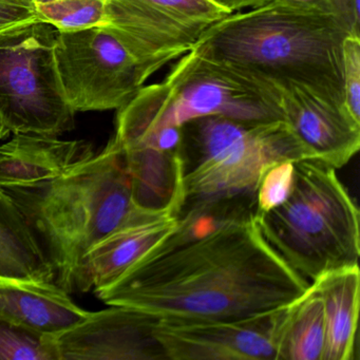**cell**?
I'll return each instance as SVG.
<instances>
[{"label":"cell","mask_w":360,"mask_h":360,"mask_svg":"<svg viewBox=\"0 0 360 360\" xmlns=\"http://www.w3.org/2000/svg\"><path fill=\"white\" fill-rule=\"evenodd\" d=\"M254 195L183 204L174 229L110 285L108 305L134 307L161 321H225L292 302L309 282L259 231Z\"/></svg>","instance_id":"obj_1"},{"label":"cell","mask_w":360,"mask_h":360,"mask_svg":"<svg viewBox=\"0 0 360 360\" xmlns=\"http://www.w3.org/2000/svg\"><path fill=\"white\" fill-rule=\"evenodd\" d=\"M0 189L32 227L56 271V283L68 294L77 290L84 257L98 241L126 225L170 216L134 203L125 157L115 139L58 178Z\"/></svg>","instance_id":"obj_2"},{"label":"cell","mask_w":360,"mask_h":360,"mask_svg":"<svg viewBox=\"0 0 360 360\" xmlns=\"http://www.w3.org/2000/svg\"><path fill=\"white\" fill-rule=\"evenodd\" d=\"M349 34L332 14L269 3L219 20L191 51L275 91L298 86L343 105V41Z\"/></svg>","instance_id":"obj_3"},{"label":"cell","mask_w":360,"mask_h":360,"mask_svg":"<svg viewBox=\"0 0 360 360\" xmlns=\"http://www.w3.org/2000/svg\"><path fill=\"white\" fill-rule=\"evenodd\" d=\"M255 217L265 241L309 282L326 271L358 264L359 210L328 164L313 159L295 162L288 199Z\"/></svg>","instance_id":"obj_4"},{"label":"cell","mask_w":360,"mask_h":360,"mask_svg":"<svg viewBox=\"0 0 360 360\" xmlns=\"http://www.w3.org/2000/svg\"><path fill=\"white\" fill-rule=\"evenodd\" d=\"M214 115L257 123L283 120L277 91L189 51L163 81L143 86L117 110L113 139L120 145L129 144L162 128H180Z\"/></svg>","instance_id":"obj_5"},{"label":"cell","mask_w":360,"mask_h":360,"mask_svg":"<svg viewBox=\"0 0 360 360\" xmlns=\"http://www.w3.org/2000/svg\"><path fill=\"white\" fill-rule=\"evenodd\" d=\"M184 203L255 195L265 167L282 160H307L288 124L207 115L181 127Z\"/></svg>","instance_id":"obj_6"},{"label":"cell","mask_w":360,"mask_h":360,"mask_svg":"<svg viewBox=\"0 0 360 360\" xmlns=\"http://www.w3.org/2000/svg\"><path fill=\"white\" fill-rule=\"evenodd\" d=\"M58 29L41 20L0 33V117L14 134L75 128L56 60Z\"/></svg>","instance_id":"obj_7"},{"label":"cell","mask_w":360,"mask_h":360,"mask_svg":"<svg viewBox=\"0 0 360 360\" xmlns=\"http://www.w3.org/2000/svg\"><path fill=\"white\" fill-rule=\"evenodd\" d=\"M229 14L214 0H107L105 28L148 79L188 53L210 27Z\"/></svg>","instance_id":"obj_8"},{"label":"cell","mask_w":360,"mask_h":360,"mask_svg":"<svg viewBox=\"0 0 360 360\" xmlns=\"http://www.w3.org/2000/svg\"><path fill=\"white\" fill-rule=\"evenodd\" d=\"M54 53L65 96L75 113L119 110L147 81L105 27L58 31Z\"/></svg>","instance_id":"obj_9"},{"label":"cell","mask_w":360,"mask_h":360,"mask_svg":"<svg viewBox=\"0 0 360 360\" xmlns=\"http://www.w3.org/2000/svg\"><path fill=\"white\" fill-rule=\"evenodd\" d=\"M79 323L43 336L53 360H168L155 334L159 319L134 307L110 305Z\"/></svg>","instance_id":"obj_10"},{"label":"cell","mask_w":360,"mask_h":360,"mask_svg":"<svg viewBox=\"0 0 360 360\" xmlns=\"http://www.w3.org/2000/svg\"><path fill=\"white\" fill-rule=\"evenodd\" d=\"M276 311L199 323L159 320L155 334L168 360H275L271 335Z\"/></svg>","instance_id":"obj_11"},{"label":"cell","mask_w":360,"mask_h":360,"mask_svg":"<svg viewBox=\"0 0 360 360\" xmlns=\"http://www.w3.org/2000/svg\"><path fill=\"white\" fill-rule=\"evenodd\" d=\"M276 91L284 122L307 159L338 169L358 153L360 123L343 105L298 86H285Z\"/></svg>","instance_id":"obj_12"},{"label":"cell","mask_w":360,"mask_h":360,"mask_svg":"<svg viewBox=\"0 0 360 360\" xmlns=\"http://www.w3.org/2000/svg\"><path fill=\"white\" fill-rule=\"evenodd\" d=\"M88 314L56 282L0 278V318L39 336L58 334Z\"/></svg>","instance_id":"obj_13"},{"label":"cell","mask_w":360,"mask_h":360,"mask_svg":"<svg viewBox=\"0 0 360 360\" xmlns=\"http://www.w3.org/2000/svg\"><path fill=\"white\" fill-rule=\"evenodd\" d=\"M96 155L86 141L18 134L0 146V185H30L58 178Z\"/></svg>","instance_id":"obj_14"},{"label":"cell","mask_w":360,"mask_h":360,"mask_svg":"<svg viewBox=\"0 0 360 360\" xmlns=\"http://www.w3.org/2000/svg\"><path fill=\"white\" fill-rule=\"evenodd\" d=\"M176 224V216L160 217L126 225L98 241L84 257L77 290L88 292L110 285Z\"/></svg>","instance_id":"obj_15"},{"label":"cell","mask_w":360,"mask_h":360,"mask_svg":"<svg viewBox=\"0 0 360 360\" xmlns=\"http://www.w3.org/2000/svg\"><path fill=\"white\" fill-rule=\"evenodd\" d=\"M323 304L326 341L321 360H354L360 302L359 265L322 274L311 282Z\"/></svg>","instance_id":"obj_16"},{"label":"cell","mask_w":360,"mask_h":360,"mask_svg":"<svg viewBox=\"0 0 360 360\" xmlns=\"http://www.w3.org/2000/svg\"><path fill=\"white\" fill-rule=\"evenodd\" d=\"M275 360H321L326 341L323 304L309 282L304 292L275 311Z\"/></svg>","instance_id":"obj_17"},{"label":"cell","mask_w":360,"mask_h":360,"mask_svg":"<svg viewBox=\"0 0 360 360\" xmlns=\"http://www.w3.org/2000/svg\"><path fill=\"white\" fill-rule=\"evenodd\" d=\"M56 274L34 231L0 189V278L56 282Z\"/></svg>","instance_id":"obj_18"},{"label":"cell","mask_w":360,"mask_h":360,"mask_svg":"<svg viewBox=\"0 0 360 360\" xmlns=\"http://www.w3.org/2000/svg\"><path fill=\"white\" fill-rule=\"evenodd\" d=\"M107 0H34L41 22L58 31L106 27Z\"/></svg>","instance_id":"obj_19"},{"label":"cell","mask_w":360,"mask_h":360,"mask_svg":"<svg viewBox=\"0 0 360 360\" xmlns=\"http://www.w3.org/2000/svg\"><path fill=\"white\" fill-rule=\"evenodd\" d=\"M295 162H273L261 172L255 187L256 216L274 210L288 199L294 186Z\"/></svg>","instance_id":"obj_20"},{"label":"cell","mask_w":360,"mask_h":360,"mask_svg":"<svg viewBox=\"0 0 360 360\" xmlns=\"http://www.w3.org/2000/svg\"><path fill=\"white\" fill-rule=\"evenodd\" d=\"M0 360H53L43 336L0 318Z\"/></svg>","instance_id":"obj_21"},{"label":"cell","mask_w":360,"mask_h":360,"mask_svg":"<svg viewBox=\"0 0 360 360\" xmlns=\"http://www.w3.org/2000/svg\"><path fill=\"white\" fill-rule=\"evenodd\" d=\"M343 105L360 123V37L349 34L343 41Z\"/></svg>","instance_id":"obj_22"},{"label":"cell","mask_w":360,"mask_h":360,"mask_svg":"<svg viewBox=\"0 0 360 360\" xmlns=\"http://www.w3.org/2000/svg\"><path fill=\"white\" fill-rule=\"evenodd\" d=\"M37 20L34 0H0V33Z\"/></svg>","instance_id":"obj_23"},{"label":"cell","mask_w":360,"mask_h":360,"mask_svg":"<svg viewBox=\"0 0 360 360\" xmlns=\"http://www.w3.org/2000/svg\"><path fill=\"white\" fill-rule=\"evenodd\" d=\"M335 18L352 35L360 37L359 0H330Z\"/></svg>","instance_id":"obj_24"},{"label":"cell","mask_w":360,"mask_h":360,"mask_svg":"<svg viewBox=\"0 0 360 360\" xmlns=\"http://www.w3.org/2000/svg\"><path fill=\"white\" fill-rule=\"evenodd\" d=\"M271 3L305 13L334 15L330 0H271Z\"/></svg>","instance_id":"obj_25"},{"label":"cell","mask_w":360,"mask_h":360,"mask_svg":"<svg viewBox=\"0 0 360 360\" xmlns=\"http://www.w3.org/2000/svg\"><path fill=\"white\" fill-rule=\"evenodd\" d=\"M214 3L226 9L227 11H242V10L252 9V8L260 7L265 4L271 3V0H214Z\"/></svg>","instance_id":"obj_26"},{"label":"cell","mask_w":360,"mask_h":360,"mask_svg":"<svg viewBox=\"0 0 360 360\" xmlns=\"http://www.w3.org/2000/svg\"><path fill=\"white\" fill-rule=\"evenodd\" d=\"M10 131L7 127H6L5 123H4L3 119L0 117V140L7 138L9 136Z\"/></svg>","instance_id":"obj_27"}]
</instances>
